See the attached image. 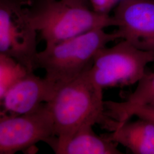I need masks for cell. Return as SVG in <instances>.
Returning <instances> with one entry per match:
<instances>
[{"mask_svg": "<svg viewBox=\"0 0 154 154\" xmlns=\"http://www.w3.org/2000/svg\"><path fill=\"white\" fill-rule=\"evenodd\" d=\"M104 101L103 90L93 82L88 71L58 87L47 103L56 136L50 146L54 150L86 125L98 124L112 131L116 122L106 115Z\"/></svg>", "mask_w": 154, "mask_h": 154, "instance_id": "obj_1", "label": "cell"}, {"mask_svg": "<svg viewBox=\"0 0 154 154\" xmlns=\"http://www.w3.org/2000/svg\"><path fill=\"white\" fill-rule=\"evenodd\" d=\"M28 22L46 46L58 44L95 29L116 26L113 16L72 5L62 0H34L24 9Z\"/></svg>", "mask_w": 154, "mask_h": 154, "instance_id": "obj_2", "label": "cell"}, {"mask_svg": "<svg viewBox=\"0 0 154 154\" xmlns=\"http://www.w3.org/2000/svg\"><path fill=\"white\" fill-rule=\"evenodd\" d=\"M121 38L116 30L106 33L95 29L58 44L46 46L38 52L35 67L44 69L45 77L57 88L88 72L99 50L116 39Z\"/></svg>", "mask_w": 154, "mask_h": 154, "instance_id": "obj_3", "label": "cell"}, {"mask_svg": "<svg viewBox=\"0 0 154 154\" xmlns=\"http://www.w3.org/2000/svg\"><path fill=\"white\" fill-rule=\"evenodd\" d=\"M154 62V53L135 47L126 40L100 50L88 70L89 77L99 88L132 85L146 74V67Z\"/></svg>", "mask_w": 154, "mask_h": 154, "instance_id": "obj_4", "label": "cell"}, {"mask_svg": "<svg viewBox=\"0 0 154 154\" xmlns=\"http://www.w3.org/2000/svg\"><path fill=\"white\" fill-rule=\"evenodd\" d=\"M55 137L54 124L47 103L24 114H1L0 154L23 151L39 142L49 145Z\"/></svg>", "mask_w": 154, "mask_h": 154, "instance_id": "obj_5", "label": "cell"}, {"mask_svg": "<svg viewBox=\"0 0 154 154\" xmlns=\"http://www.w3.org/2000/svg\"><path fill=\"white\" fill-rule=\"evenodd\" d=\"M23 4L0 0V54L14 59L29 71L35 70L37 32L29 24Z\"/></svg>", "mask_w": 154, "mask_h": 154, "instance_id": "obj_6", "label": "cell"}, {"mask_svg": "<svg viewBox=\"0 0 154 154\" xmlns=\"http://www.w3.org/2000/svg\"><path fill=\"white\" fill-rule=\"evenodd\" d=\"M113 17L122 39L154 53V0H120Z\"/></svg>", "mask_w": 154, "mask_h": 154, "instance_id": "obj_7", "label": "cell"}, {"mask_svg": "<svg viewBox=\"0 0 154 154\" xmlns=\"http://www.w3.org/2000/svg\"><path fill=\"white\" fill-rule=\"evenodd\" d=\"M57 88L49 79L29 72L11 87L1 99V114L21 115L48 103Z\"/></svg>", "mask_w": 154, "mask_h": 154, "instance_id": "obj_8", "label": "cell"}, {"mask_svg": "<svg viewBox=\"0 0 154 154\" xmlns=\"http://www.w3.org/2000/svg\"><path fill=\"white\" fill-rule=\"evenodd\" d=\"M106 114L116 122V127L129 121L133 112L143 106L154 107V72L147 73L138 82L135 90L122 102L104 101Z\"/></svg>", "mask_w": 154, "mask_h": 154, "instance_id": "obj_9", "label": "cell"}, {"mask_svg": "<svg viewBox=\"0 0 154 154\" xmlns=\"http://www.w3.org/2000/svg\"><path fill=\"white\" fill-rule=\"evenodd\" d=\"M114 142L126 147L134 154H154V123L138 118L119 125L106 135Z\"/></svg>", "mask_w": 154, "mask_h": 154, "instance_id": "obj_10", "label": "cell"}, {"mask_svg": "<svg viewBox=\"0 0 154 154\" xmlns=\"http://www.w3.org/2000/svg\"><path fill=\"white\" fill-rule=\"evenodd\" d=\"M93 126L81 127L71 138L57 147V154H121L118 143L106 135L99 136L93 130Z\"/></svg>", "mask_w": 154, "mask_h": 154, "instance_id": "obj_11", "label": "cell"}, {"mask_svg": "<svg viewBox=\"0 0 154 154\" xmlns=\"http://www.w3.org/2000/svg\"><path fill=\"white\" fill-rule=\"evenodd\" d=\"M29 72L14 59L0 54V99Z\"/></svg>", "mask_w": 154, "mask_h": 154, "instance_id": "obj_12", "label": "cell"}, {"mask_svg": "<svg viewBox=\"0 0 154 154\" xmlns=\"http://www.w3.org/2000/svg\"><path fill=\"white\" fill-rule=\"evenodd\" d=\"M120 0H88L94 11L109 14L112 8L117 5Z\"/></svg>", "mask_w": 154, "mask_h": 154, "instance_id": "obj_13", "label": "cell"}, {"mask_svg": "<svg viewBox=\"0 0 154 154\" xmlns=\"http://www.w3.org/2000/svg\"><path fill=\"white\" fill-rule=\"evenodd\" d=\"M133 116L146 119L154 123V107L150 106L139 107L133 112Z\"/></svg>", "mask_w": 154, "mask_h": 154, "instance_id": "obj_14", "label": "cell"}, {"mask_svg": "<svg viewBox=\"0 0 154 154\" xmlns=\"http://www.w3.org/2000/svg\"><path fill=\"white\" fill-rule=\"evenodd\" d=\"M62 1L72 5L88 7V5L90 4L88 0H62Z\"/></svg>", "mask_w": 154, "mask_h": 154, "instance_id": "obj_15", "label": "cell"}, {"mask_svg": "<svg viewBox=\"0 0 154 154\" xmlns=\"http://www.w3.org/2000/svg\"><path fill=\"white\" fill-rule=\"evenodd\" d=\"M14 1H17V2H20V3H21V4H24L25 3V0H14ZM27 0H25V1H26Z\"/></svg>", "mask_w": 154, "mask_h": 154, "instance_id": "obj_16", "label": "cell"}]
</instances>
